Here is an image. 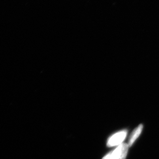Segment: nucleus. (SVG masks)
Masks as SVG:
<instances>
[{
  "label": "nucleus",
  "instance_id": "1",
  "mask_svg": "<svg viewBox=\"0 0 159 159\" xmlns=\"http://www.w3.org/2000/svg\"><path fill=\"white\" fill-rule=\"evenodd\" d=\"M129 148L128 144L122 143L116 149L103 157L102 159H125Z\"/></svg>",
  "mask_w": 159,
  "mask_h": 159
},
{
  "label": "nucleus",
  "instance_id": "2",
  "mask_svg": "<svg viewBox=\"0 0 159 159\" xmlns=\"http://www.w3.org/2000/svg\"><path fill=\"white\" fill-rule=\"evenodd\" d=\"M127 132L126 130H122L118 132L111 136L108 139L107 142V146L111 147L116 146L122 144V142L125 140L127 135Z\"/></svg>",
  "mask_w": 159,
  "mask_h": 159
},
{
  "label": "nucleus",
  "instance_id": "3",
  "mask_svg": "<svg viewBox=\"0 0 159 159\" xmlns=\"http://www.w3.org/2000/svg\"><path fill=\"white\" fill-rule=\"evenodd\" d=\"M142 129H143V125L142 124H140L133 131L129 137L128 143L127 144L129 147L131 146L136 140L139 138L140 134L142 133Z\"/></svg>",
  "mask_w": 159,
  "mask_h": 159
}]
</instances>
